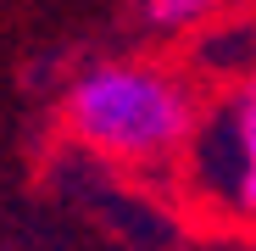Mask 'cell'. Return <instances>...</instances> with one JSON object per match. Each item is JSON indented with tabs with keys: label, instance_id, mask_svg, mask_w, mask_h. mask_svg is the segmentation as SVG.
<instances>
[{
	"label": "cell",
	"instance_id": "5",
	"mask_svg": "<svg viewBox=\"0 0 256 251\" xmlns=\"http://www.w3.org/2000/svg\"><path fill=\"white\" fill-rule=\"evenodd\" d=\"M250 6H256V0H250Z\"/></svg>",
	"mask_w": 256,
	"mask_h": 251
},
{
	"label": "cell",
	"instance_id": "1",
	"mask_svg": "<svg viewBox=\"0 0 256 251\" xmlns=\"http://www.w3.org/2000/svg\"><path fill=\"white\" fill-rule=\"evenodd\" d=\"M206 84L167 56H106L62 95V129L78 151L134 179H173L200 123Z\"/></svg>",
	"mask_w": 256,
	"mask_h": 251
},
{
	"label": "cell",
	"instance_id": "2",
	"mask_svg": "<svg viewBox=\"0 0 256 251\" xmlns=\"http://www.w3.org/2000/svg\"><path fill=\"white\" fill-rule=\"evenodd\" d=\"M173 184L212 234L256 240V67L206 84Z\"/></svg>",
	"mask_w": 256,
	"mask_h": 251
},
{
	"label": "cell",
	"instance_id": "4",
	"mask_svg": "<svg viewBox=\"0 0 256 251\" xmlns=\"http://www.w3.org/2000/svg\"><path fill=\"white\" fill-rule=\"evenodd\" d=\"M195 251H256V240H240V234H212L206 245H195Z\"/></svg>",
	"mask_w": 256,
	"mask_h": 251
},
{
	"label": "cell",
	"instance_id": "3",
	"mask_svg": "<svg viewBox=\"0 0 256 251\" xmlns=\"http://www.w3.org/2000/svg\"><path fill=\"white\" fill-rule=\"evenodd\" d=\"M234 0H140V28L156 34L162 45H184V39H200L218 23H228Z\"/></svg>",
	"mask_w": 256,
	"mask_h": 251
}]
</instances>
